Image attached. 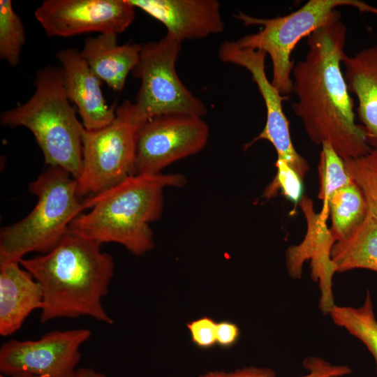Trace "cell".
Here are the masks:
<instances>
[{"mask_svg": "<svg viewBox=\"0 0 377 377\" xmlns=\"http://www.w3.org/2000/svg\"><path fill=\"white\" fill-rule=\"evenodd\" d=\"M346 40V27L338 11L307 36V53L292 71L297 97L292 107L309 138L317 145L330 142L343 160L371 149L364 128L355 123L354 101L341 70Z\"/></svg>", "mask_w": 377, "mask_h": 377, "instance_id": "cell-1", "label": "cell"}, {"mask_svg": "<svg viewBox=\"0 0 377 377\" xmlns=\"http://www.w3.org/2000/svg\"><path fill=\"white\" fill-rule=\"evenodd\" d=\"M20 264L42 288V323L83 316L113 323L101 301L108 293L114 265L101 244L68 230L52 251L22 258Z\"/></svg>", "mask_w": 377, "mask_h": 377, "instance_id": "cell-2", "label": "cell"}, {"mask_svg": "<svg viewBox=\"0 0 377 377\" xmlns=\"http://www.w3.org/2000/svg\"><path fill=\"white\" fill-rule=\"evenodd\" d=\"M181 174H133L118 184L83 201L86 214H79L69 230L101 245L115 242L135 256L154 248L149 223L158 220L163 209V189L182 187Z\"/></svg>", "mask_w": 377, "mask_h": 377, "instance_id": "cell-3", "label": "cell"}, {"mask_svg": "<svg viewBox=\"0 0 377 377\" xmlns=\"http://www.w3.org/2000/svg\"><path fill=\"white\" fill-rule=\"evenodd\" d=\"M0 121L4 126L28 128L45 163L78 179L82 169L85 128L70 103L60 68L47 66L38 70L33 95L25 103L3 112Z\"/></svg>", "mask_w": 377, "mask_h": 377, "instance_id": "cell-4", "label": "cell"}, {"mask_svg": "<svg viewBox=\"0 0 377 377\" xmlns=\"http://www.w3.org/2000/svg\"><path fill=\"white\" fill-rule=\"evenodd\" d=\"M29 190L37 196V202L22 220L1 228L0 263L20 262L31 252H50L84 209L76 179L61 168L48 166Z\"/></svg>", "mask_w": 377, "mask_h": 377, "instance_id": "cell-5", "label": "cell"}, {"mask_svg": "<svg viewBox=\"0 0 377 377\" xmlns=\"http://www.w3.org/2000/svg\"><path fill=\"white\" fill-rule=\"evenodd\" d=\"M345 6L377 15L376 8L358 0H309L297 10L274 18H258L239 12L235 17L244 25H261L263 29L237 43L243 48L263 50L269 56L271 82L281 95L288 96L293 92V50L302 38L330 20L339 11L337 8Z\"/></svg>", "mask_w": 377, "mask_h": 377, "instance_id": "cell-6", "label": "cell"}, {"mask_svg": "<svg viewBox=\"0 0 377 377\" xmlns=\"http://www.w3.org/2000/svg\"><path fill=\"white\" fill-rule=\"evenodd\" d=\"M147 121L134 103L124 100L109 125L84 130L82 169L76 179L79 198L100 194L134 174L137 137Z\"/></svg>", "mask_w": 377, "mask_h": 377, "instance_id": "cell-7", "label": "cell"}, {"mask_svg": "<svg viewBox=\"0 0 377 377\" xmlns=\"http://www.w3.org/2000/svg\"><path fill=\"white\" fill-rule=\"evenodd\" d=\"M182 42L165 34L158 41L141 44L138 62L132 73L140 80L136 108L147 120L172 113H184L202 117L205 103L182 83L175 64Z\"/></svg>", "mask_w": 377, "mask_h": 377, "instance_id": "cell-8", "label": "cell"}, {"mask_svg": "<svg viewBox=\"0 0 377 377\" xmlns=\"http://www.w3.org/2000/svg\"><path fill=\"white\" fill-rule=\"evenodd\" d=\"M209 128L202 117L184 113L159 115L140 129L136 142L134 174L156 175L206 145Z\"/></svg>", "mask_w": 377, "mask_h": 377, "instance_id": "cell-9", "label": "cell"}, {"mask_svg": "<svg viewBox=\"0 0 377 377\" xmlns=\"http://www.w3.org/2000/svg\"><path fill=\"white\" fill-rule=\"evenodd\" d=\"M89 329L54 330L37 340L11 339L0 348V371L6 376L71 377L80 360Z\"/></svg>", "mask_w": 377, "mask_h": 377, "instance_id": "cell-10", "label": "cell"}, {"mask_svg": "<svg viewBox=\"0 0 377 377\" xmlns=\"http://www.w3.org/2000/svg\"><path fill=\"white\" fill-rule=\"evenodd\" d=\"M266 56L264 51L243 48L237 41H224L219 50L221 61L242 66L251 73L266 107L267 117L263 130L244 148L247 149L258 140L269 141L277 153V158L286 162L303 179L309 166L293 146L289 121L282 105L288 96L281 95L267 79L265 64Z\"/></svg>", "mask_w": 377, "mask_h": 377, "instance_id": "cell-11", "label": "cell"}, {"mask_svg": "<svg viewBox=\"0 0 377 377\" xmlns=\"http://www.w3.org/2000/svg\"><path fill=\"white\" fill-rule=\"evenodd\" d=\"M135 8L128 0H46L34 15L50 36L89 32L117 35L133 22Z\"/></svg>", "mask_w": 377, "mask_h": 377, "instance_id": "cell-12", "label": "cell"}, {"mask_svg": "<svg viewBox=\"0 0 377 377\" xmlns=\"http://www.w3.org/2000/svg\"><path fill=\"white\" fill-rule=\"evenodd\" d=\"M300 204L308 221V231L304 241L286 251V264L289 274L300 279L305 260H311V278L318 282L320 290L319 308L325 314L335 305L332 293V277L337 272L331 258V250L336 242L327 228V218L313 211V202L303 196Z\"/></svg>", "mask_w": 377, "mask_h": 377, "instance_id": "cell-13", "label": "cell"}, {"mask_svg": "<svg viewBox=\"0 0 377 377\" xmlns=\"http://www.w3.org/2000/svg\"><path fill=\"white\" fill-rule=\"evenodd\" d=\"M161 22L179 41L205 38L224 29L216 0H128Z\"/></svg>", "mask_w": 377, "mask_h": 377, "instance_id": "cell-14", "label": "cell"}, {"mask_svg": "<svg viewBox=\"0 0 377 377\" xmlns=\"http://www.w3.org/2000/svg\"><path fill=\"white\" fill-rule=\"evenodd\" d=\"M61 64L64 86L87 131H96L109 125L116 116V104L108 105L101 88V80L74 48L56 53Z\"/></svg>", "mask_w": 377, "mask_h": 377, "instance_id": "cell-15", "label": "cell"}, {"mask_svg": "<svg viewBox=\"0 0 377 377\" xmlns=\"http://www.w3.org/2000/svg\"><path fill=\"white\" fill-rule=\"evenodd\" d=\"M20 262L0 263V335L20 330L28 316L40 309L43 290Z\"/></svg>", "mask_w": 377, "mask_h": 377, "instance_id": "cell-16", "label": "cell"}, {"mask_svg": "<svg viewBox=\"0 0 377 377\" xmlns=\"http://www.w3.org/2000/svg\"><path fill=\"white\" fill-rule=\"evenodd\" d=\"M342 64L349 91L357 98V115L367 144L377 149V44L346 55Z\"/></svg>", "mask_w": 377, "mask_h": 377, "instance_id": "cell-17", "label": "cell"}, {"mask_svg": "<svg viewBox=\"0 0 377 377\" xmlns=\"http://www.w3.org/2000/svg\"><path fill=\"white\" fill-rule=\"evenodd\" d=\"M141 44L119 45L117 35L99 34L85 39L80 53L101 81L121 91L128 74L138 62Z\"/></svg>", "mask_w": 377, "mask_h": 377, "instance_id": "cell-18", "label": "cell"}, {"mask_svg": "<svg viewBox=\"0 0 377 377\" xmlns=\"http://www.w3.org/2000/svg\"><path fill=\"white\" fill-rule=\"evenodd\" d=\"M331 258L337 272L354 269L377 272V219L368 211L364 221L349 236L334 242Z\"/></svg>", "mask_w": 377, "mask_h": 377, "instance_id": "cell-19", "label": "cell"}, {"mask_svg": "<svg viewBox=\"0 0 377 377\" xmlns=\"http://www.w3.org/2000/svg\"><path fill=\"white\" fill-rule=\"evenodd\" d=\"M327 211L332 221L330 230L338 241L349 236L364 221L368 207L361 191L353 182L334 193L329 200Z\"/></svg>", "mask_w": 377, "mask_h": 377, "instance_id": "cell-20", "label": "cell"}, {"mask_svg": "<svg viewBox=\"0 0 377 377\" xmlns=\"http://www.w3.org/2000/svg\"><path fill=\"white\" fill-rule=\"evenodd\" d=\"M333 323L360 340L371 353L377 372V320L369 290L364 304L358 307L336 304L329 311Z\"/></svg>", "mask_w": 377, "mask_h": 377, "instance_id": "cell-21", "label": "cell"}, {"mask_svg": "<svg viewBox=\"0 0 377 377\" xmlns=\"http://www.w3.org/2000/svg\"><path fill=\"white\" fill-rule=\"evenodd\" d=\"M321 147L318 165V198L323 202L320 214L327 218V204L330 198L337 191L353 182L346 170L344 160L337 154L331 144L325 142Z\"/></svg>", "mask_w": 377, "mask_h": 377, "instance_id": "cell-22", "label": "cell"}, {"mask_svg": "<svg viewBox=\"0 0 377 377\" xmlns=\"http://www.w3.org/2000/svg\"><path fill=\"white\" fill-rule=\"evenodd\" d=\"M26 34L20 17L10 0L0 1V58L13 67L20 61Z\"/></svg>", "mask_w": 377, "mask_h": 377, "instance_id": "cell-23", "label": "cell"}, {"mask_svg": "<svg viewBox=\"0 0 377 377\" xmlns=\"http://www.w3.org/2000/svg\"><path fill=\"white\" fill-rule=\"evenodd\" d=\"M346 170L361 191L368 211L377 219V149L344 160Z\"/></svg>", "mask_w": 377, "mask_h": 377, "instance_id": "cell-24", "label": "cell"}, {"mask_svg": "<svg viewBox=\"0 0 377 377\" xmlns=\"http://www.w3.org/2000/svg\"><path fill=\"white\" fill-rule=\"evenodd\" d=\"M303 365L307 374L298 377H342L352 373L345 365H334L318 357H306ZM199 377H275V373L269 368L245 367L233 372L211 371Z\"/></svg>", "mask_w": 377, "mask_h": 377, "instance_id": "cell-25", "label": "cell"}, {"mask_svg": "<svg viewBox=\"0 0 377 377\" xmlns=\"http://www.w3.org/2000/svg\"><path fill=\"white\" fill-rule=\"evenodd\" d=\"M276 168V176L266 188L264 196L270 198L280 190L288 200L297 203L302 198V179L281 159L277 158Z\"/></svg>", "mask_w": 377, "mask_h": 377, "instance_id": "cell-26", "label": "cell"}, {"mask_svg": "<svg viewBox=\"0 0 377 377\" xmlns=\"http://www.w3.org/2000/svg\"><path fill=\"white\" fill-rule=\"evenodd\" d=\"M216 324L213 319L202 317L187 324L193 342L200 348L213 346L216 340Z\"/></svg>", "mask_w": 377, "mask_h": 377, "instance_id": "cell-27", "label": "cell"}, {"mask_svg": "<svg viewBox=\"0 0 377 377\" xmlns=\"http://www.w3.org/2000/svg\"><path fill=\"white\" fill-rule=\"evenodd\" d=\"M239 337V329L236 324L228 321L217 323L216 340L221 346H232L237 341Z\"/></svg>", "mask_w": 377, "mask_h": 377, "instance_id": "cell-28", "label": "cell"}, {"mask_svg": "<svg viewBox=\"0 0 377 377\" xmlns=\"http://www.w3.org/2000/svg\"><path fill=\"white\" fill-rule=\"evenodd\" d=\"M71 377H106V376L89 368H79L76 369Z\"/></svg>", "mask_w": 377, "mask_h": 377, "instance_id": "cell-29", "label": "cell"}, {"mask_svg": "<svg viewBox=\"0 0 377 377\" xmlns=\"http://www.w3.org/2000/svg\"><path fill=\"white\" fill-rule=\"evenodd\" d=\"M0 377H34V376H27V375H21V376H6V375L1 374V375H0Z\"/></svg>", "mask_w": 377, "mask_h": 377, "instance_id": "cell-30", "label": "cell"}]
</instances>
